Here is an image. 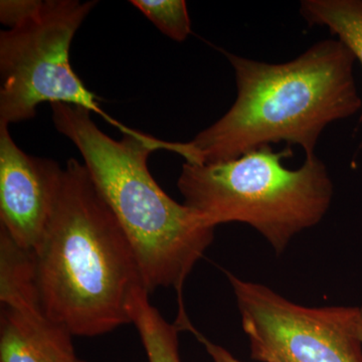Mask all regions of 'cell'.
Wrapping results in <instances>:
<instances>
[{"label":"cell","mask_w":362,"mask_h":362,"mask_svg":"<svg viewBox=\"0 0 362 362\" xmlns=\"http://www.w3.org/2000/svg\"><path fill=\"white\" fill-rule=\"evenodd\" d=\"M35 259L42 311L73 337H101L131 323V297L145 288L139 263L89 170L77 159L66 161Z\"/></svg>","instance_id":"6da1fadb"},{"label":"cell","mask_w":362,"mask_h":362,"mask_svg":"<svg viewBox=\"0 0 362 362\" xmlns=\"http://www.w3.org/2000/svg\"><path fill=\"white\" fill-rule=\"evenodd\" d=\"M54 127L75 144L95 185L129 239L147 291L173 288L180 314L182 289L214 238V226L194 209L178 204L150 173L156 150L189 156L187 142L156 139L139 131L113 139L99 129L90 112L73 105L51 104Z\"/></svg>","instance_id":"7a4b0ae2"},{"label":"cell","mask_w":362,"mask_h":362,"mask_svg":"<svg viewBox=\"0 0 362 362\" xmlns=\"http://www.w3.org/2000/svg\"><path fill=\"white\" fill-rule=\"evenodd\" d=\"M223 52L235 70L237 99L189 141L194 164L232 160L283 141L313 156L326 126L362 109L354 75L356 59L339 40L317 42L279 65Z\"/></svg>","instance_id":"3957f363"},{"label":"cell","mask_w":362,"mask_h":362,"mask_svg":"<svg viewBox=\"0 0 362 362\" xmlns=\"http://www.w3.org/2000/svg\"><path fill=\"white\" fill-rule=\"evenodd\" d=\"M292 156L290 147L275 152L264 145L232 160L185 162L178 189L209 225L247 223L281 255L295 235L322 221L333 195L327 168L315 154L295 170L283 164Z\"/></svg>","instance_id":"277c9868"},{"label":"cell","mask_w":362,"mask_h":362,"mask_svg":"<svg viewBox=\"0 0 362 362\" xmlns=\"http://www.w3.org/2000/svg\"><path fill=\"white\" fill-rule=\"evenodd\" d=\"M97 1L45 0L39 13L0 33V122L30 120L45 102L81 107L123 134L134 131L99 106L70 63L71 42Z\"/></svg>","instance_id":"5b68a950"},{"label":"cell","mask_w":362,"mask_h":362,"mask_svg":"<svg viewBox=\"0 0 362 362\" xmlns=\"http://www.w3.org/2000/svg\"><path fill=\"white\" fill-rule=\"evenodd\" d=\"M252 359L362 362L359 307H306L226 272Z\"/></svg>","instance_id":"8992f818"},{"label":"cell","mask_w":362,"mask_h":362,"mask_svg":"<svg viewBox=\"0 0 362 362\" xmlns=\"http://www.w3.org/2000/svg\"><path fill=\"white\" fill-rule=\"evenodd\" d=\"M56 161L28 156L0 122V226L23 249L35 252L51 220L63 178Z\"/></svg>","instance_id":"52a82bcc"},{"label":"cell","mask_w":362,"mask_h":362,"mask_svg":"<svg viewBox=\"0 0 362 362\" xmlns=\"http://www.w3.org/2000/svg\"><path fill=\"white\" fill-rule=\"evenodd\" d=\"M73 335L40 306H1L0 362H76Z\"/></svg>","instance_id":"ba28073f"},{"label":"cell","mask_w":362,"mask_h":362,"mask_svg":"<svg viewBox=\"0 0 362 362\" xmlns=\"http://www.w3.org/2000/svg\"><path fill=\"white\" fill-rule=\"evenodd\" d=\"M150 293L140 287L131 297L129 316L139 333L148 362H181L180 328L168 322L150 303Z\"/></svg>","instance_id":"9c48e42d"},{"label":"cell","mask_w":362,"mask_h":362,"mask_svg":"<svg viewBox=\"0 0 362 362\" xmlns=\"http://www.w3.org/2000/svg\"><path fill=\"white\" fill-rule=\"evenodd\" d=\"M300 13L309 25L327 26L362 66V0H304Z\"/></svg>","instance_id":"30bf717a"},{"label":"cell","mask_w":362,"mask_h":362,"mask_svg":"<svg viewBox=\"0 0 362 362\" xmlns=\"http://www.w3.org/2000/svg\"><path fill=\"white\" fill-rule=\"evenodd\" d=\"M131 4L171 40L183 42L192 33L187 2L183 0H132Z\"/></svg>","instance_id":"8fae6325"},{"label":"cell","mask_w":362,"mask_h":362,"mask_svg":"<svg viewBox=\"0 0 362 362\" xmlns=\"http://www.w3.org/2000/svg\"><path fill=\"white\" fill-rule=\"evenodd\" d=\"M42 4V0H1L0 21L11 28L20 26L39 13Z\"/></svg>","instance_id":"7c38bea8"},{"label":"cell","mask_w":362,"mask_h":362,"mask_svg":"<svg viewBox=\"0 0 362 362\" xmlns=\"http://www.w3.org/2000/svg\"><path fill=\"white\" fill-rule=\"evenodd\" d=\"M188 331L194 333L197 340L204 345L207 354L211 357L214 362H244L238 359L237 357L233 356L225 347L221 346V345L216 344V343H214L211 341V340L207 339L202 333H199V331L195 329L194 325L190 326Z\"/></svg>","instance_id":"4fadbf2b"},{"label":"cell","mask_w":362,"mask_h":362,"mask_svg":"<svg viewBox=\"0 0 362 362\" xmlns=\"http://www.w3.org/2000/svg\"><path fill=\"white\" fill-rule=\"evenodd\" d=\"M359 337L362 342V305L359 306Z\"/></svg>","instance_id":"5bb4252c"},{"label":"cell","mask_w":362,"mask_h":362,"mask_svg":"<svg viewBox=\"0 0 362 362\" xmlns=\"http://www.w3.org/2000/svg\"><path fill=\"white\" fill-rule=\"evenodd\" d=\"M76 362H88V361H82V359H78V361H76Z\"/></svg>","instance_id":"9a60e30c"}]
</instances>
